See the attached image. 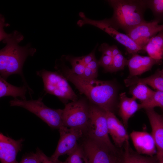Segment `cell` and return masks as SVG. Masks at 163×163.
Here are the masks:
<instances>
[{"label": "cell", "mask_w": 163, "mask_h": 163, "mask_svg": "<svg viewBox=\"0 0 163 163\" xmlns=\"http://www.w3.org/2000/svg\"><path fill=\"white\" fill-rule=\"evenodd\" d=\"M56 67L58 72L94 105L106 111L113 112L116 104L117 90L112 82L81 77L70 72L63 62H61Z\"/></svg>", "instance_id": "cell-1"}, {"label": "cell", "mask_w": 163, "mask_h": 163, "mask_svg": "<svg viewBox=\"0 0 163 163\" xmlns=\"http://www.w3.org/2000/svg\"><path fill=\"white\" fill-rule=\"evenodd\" d=\"M24 39L20 32L14 30L3 41L6 44L0 51V76L6 80L10 75L14 74L20 75L24 83L28 88L29 93L31 97L33 91L27 83L23 71V66L27 58L33 56L36 49L31 47L30 44L24 46L18 43Z\"/></svg>", "instance_id": "cell-2"}, {"label": "cell", "mask_w": 163, "mask_h": 163, "mask_svg": "<svg viewBox=\"0 0 163 163\" xmlns=\"http://www.w3.org/2000/svg\"><path fill=\"white\" fill-rule=\"evenodd\" d=\"M113 9L112 18L109 19L117 29L126 34L133 28L146 21L144 15L148 8L146 0H109L107 1Z\"/></svg>", "instance_id": "cell-3"}, {"label": "cell", "mask_w": 163, "mask_h": 163, "mask_svg": "<svg viewBox=\"0 0 163 163\" xmlns=\"http://www.w3.org/2000/svg\"><path fill=\"white\" fill-rule=\"evenodd\" d=\"M40 97L37 100H29L17 98L11 100V106L24 108L34 114L51 128L59 129L64 126L62 120L63 109H54L48 107Z\"/></svg>", "instance_id": "cell-4"}, {"label": "cell", "mask_w": 163, "mask_h": 163, "mask_svg": "<svg viewBox=\"0 0 163 163\" xmlns=\"http://www.w3.org/2000/svg\"><path fill=\"white\" fill-rule=\"evenodd\" d=\"M37 75L42 80L44 91L46 93L57 97L66 104L69 100H78V97L68 80L58 71H49L45 69L36 72Z\"/></svg>", "instance_id": "cell-5"}, {"label": "cell", "mask_w": 163, "mask_h": 163, "mask_svg": "<svg viewBox=\"0 0 163 163\" xmlns=\"http://www.w3.org/2000/svg\"><path fill=\"white\" fill-rule=\"evenodd\" d=\"M81 145L88 163H121L117 149L88 136Z\"/></svg>", "instance_id": "cell-6"}, {"label": "cell", "mask_w": 163, "mask_h": 163, "mask_svg": "<svg viewBox=\"0 0 163 163\" xmlns=\"http://www.w3.org/2000/svg\"><path fill=\"white\" fill-rule=\"evenodd\" d=\"M89 105L81 99L66 104L62 113L64 126L85 132L89 118Z\"/></svg>", "instance_id": "cell-7"}, {"label": "cell", "mask_w": 163, "mask_h": 163, "mask_svg": "<svg viewBox=\"0 0 163 163\" xmlns=\"http://www.w3.org/2000/svg\"><path fill=\"white\" fill-rule=\"evenodd\" d=\"M81 18L77 22L78 25L81 27L85 24L94 26L107 33L118 42L124 46L127 52L133 55L137 54L142 49L128 35L119 32L110 23L109 19L94 20L87 18L82 12L79 13Z\"/></svg>", "instance_id": "cell-8"}, {"label": "cell", "mask_w": 163, "mask_h": 163, "mask_svg": "<svg viewBox=\"0 0 163 163\" xmlns=\"http://www.w3.org/2000/svg\"><path fill=\"white\" fill-rule=\"evenodd\" d=\"M89 120L85 132L87 136L117 149L109 138L106 111L94 104L89 105Z\"/></svg>", "instance_id": "cell-9"}, {"label": "cell", "mask_w": 163, "mask_h": 163, "mask_svg": "<svg viewBox=\"0 0 163 163\" xmlns=\"http://www.w3.org/2000/svg\"><path fill=\"white\" fill-rule=\"evenodd\" d=\"M59 131L60 138L55 151L50 157L54 160H58L61 156L69 155L78 146V142L84 133L81 129L64 126Z\"/></svg>", "instance_id": "cell-10"}, {"label": "cell", "mask_w": 163, "mask_h": 163, "mask_svg": "<svg viewBox=\"0 0 163 163\" xmlns=\"http://www.w3.org/2000/svg\"><path fill=\"white\" fill-rule=\"evenodd\" d=\"M159 21L156 19L150 22L146 21L133 28L127 34L143 50L152 37L163 30V24H159Z\"/></svg>", "instance_id": "cell-11"}, {"label": "cell", "mask_w": 163, "mask_h": 163, "mask_svg": "<svg viewBox=\"0 0 163 163\" xmlns=\"http://www.w3.org/2000/svg\"><path fill=\"white\" fill-rule=\"evenodd\" d=\"M145 110L156 146V156L160 162L163 160V116L157 113L154 108Z\"/></svg>", "instance_id": "cell-12"}, {"label": "cell", "mask_w": 163, "mask_h": 163, "mask_svg": "<svg viewBox=\"0 0 163 163\" xmlns=\"http://www.w3.org/2000/svg\"><path fill=\"white\" fill-rule=\"evenodd\" d=\"M24 139H14L0 133V160L1 163H19L16 159L21 150Z\"/></svg>", "instance_id": "cell-13"}, {"label": "cell", "mask_w": 163, "mask_h": 163, "mask_svg": "<svg viewBox=\"0 0 163 163\" xmlns=\"http://www.w3.org/2000/svg\"><path fill=\"white\" fill-rule=\"evenodd\" d=\"M130 137L138 153L150 156L156 154L155 143L151 133L145 131H133Z\"/></svg>", "instance_id": "cell-14"}, {"label": "cell", "mask_w": 163, "mask_h": 163, "mask_svg": "<svg viewBox=\"0 0 163 163\" xmlns=\"http://www.w3.org/2000/svg\"><path fill=\"white\" fill-rule=\"evenodd\" d=\"M109 134L115 145L120 148L128 140L129 136L126 128L116 117L113 112L106 111Z\"/></svg>", "instance_id": "cell-15"}, {"label": "cell", "mask_w": 163, "mask_h": 163, "mask_svg": "<svg viewBox=\"0 0 163 163\" xmlns=\"http://www.w3.org/2000/svg\"><path fill=\"white\" fill-rule=\"evenodd\" d=\"M161 61L155 60L149 56H142L136 54L128 60L127 66L129 71L128 78L136 77L150 70L153 66Z\"/></svg>", "instance_id": "cell-16"}, {"label": "cell", "mask_w": 163, "mask_h": 163, "mask_svg": "<svg viewBox=\"0 0 163 163\" xmlns=\"http://www.w3.org/2000/svg\"><path fill=\"white\" fill-rule=\"evenodd\" d=\"M139 110V104L136 99L128 97L125 92L120 94L119 113L126 128L129 119Z\"/></svg>", "instance_id": "cell-17"}, {"label": "cell", "mask_w": 163, "mask_h": 163, "mask_svg": "<svg viewBox=\"0 0 163 163\" xmlns=\"http://www.w3.org/2000/svg\"><path fill=\"white\" fill-rule=\"evenodd\" d=\"M163 30L152 37L144 47L149 56L159 61L163 58Z\"/></svg>", "instance_id": "cell-18"}, {"label": "cell", "mask_w": 163, "mask_h": 163, "mask_svg": "<svg viewBox=\"0 0 163 163\" xmlns=\"http://www.w3.org/2000/svg\"><path fill=\"white\" fill-rule=\"evenodd\" d=\"M29 90L25 85L17 87L8 82L6 80L0 76V97L10 96L16 98L17 97L21 99L26 100V94Z\"/></svg>", "instance_id": "cell-19"}, {"label": "cell", "mask_w": 163, "mask_h": 163, "mask_svg": "<svg viewBox=\"0 0 163 163\" xmlns=\"http://www.w3.org/2000/svg\"><path fill=\"white\" fill-rule=\"evenodd\" d=\"M124 82L127 87L141 82L149 85L157 91L163 92V77L159 75L157 71L154 74L147 77L140 78L135 77L126 79Z\"/></svg>", "instance_id": "cell-20"}, {"label": "cell", "mask_w": 163, "mask_h": 163, "mask_svg": "<svg viewBox=\"0 0 163 163\" xmlns=\"http://www.w3.org/2000/svg\"><path fill=\"white\" fill-rule=\"evenodd\" d=\"M124 144V163H159L156 156L145 157L133 152L129 140Z\"/></svg>", "instance_id": "cell-21"}, {"label": "cell", "mask_w": 163, "mask_h": 163, "mask_svg": "<svg viewBox=\"0 0 163 163\" xmlns=\"http://www.w3.org/2000/svg\"><path fill=\"white\" fill-rule=\"evenodd\" d=\"M130 88L129 93L132 97L136 100H139L141 103L149 99L155 92L147 85L141 82L137 83L131 86Z\"/></svg>", "instance_id": "cell-22"}, {"label": "cell", "mask_w": 163, "mask_h": 163, "mask_svg": "<svg viewBox=\"0 0 163 163\" xmlns=\"http://www.w3.org/2000/svg\"><path fill=\"white\" fill-rule=\"evenodd\" d=\"M63 57L66 60L70 62L71 66V69L67 66L69 71L73 73L82 77L87 66L83 62L82 56L74 57L66 56Z\"/></svg>", "instance_id": "cell-23"}, {"label": "cell", "mask_w": 163, "mask_h": 163, "mask_svg": "<svg viewBox=\"0 0 163 163\" xmlns=\"http://www.w3.org/2000/svg\"><path fill=\"white\" fill-rule=\"evenodd\" d=\"M155 107H163V92L155 91L152 97L147 101L139 104V110L154 108Z\"/></svg>", "instance_id": "cell-24"}, {"label": "cell", "mask_w": 163, "mask_h": 163, "mask_svg": "<svg viewBox=\"0 0 163 163\" xmlns=\"http://www.w3.org/2000/svg\"><path fill=\"white\" fill-rule=\"evenodd\" d=\"M64 161L61 163H88L82 148L78 145L76 149Z\"/></svg>", "instance_id": "cell-25"}, {"label": "cell", "mask_w": 163, "mask_h": 163, "mask_svg": "<svg viewBox=\"0 0 163 163\" xmlns=\"http://www.w3.org/2000/svg\"><path fill=\"white\" fill-rule=\"evenodd\" d=\"M148 8H149L156 19L163 17V0H146Z\"/></svg>", "instance_id": "cell-26"}, {"label": "cell", "mask_w": 163, "mask_h": 163, "mask_svg": "<svg viewBox=\"0 0 163 163\" xmlns=\"http://www.w3.org/2000/svg\"><path fill=\"white\" fill-rule=\"evenodd\" d=\"M99 66L98 61L95 58L86 66L82 76L81 77L88 79H96Z\"/></svg>", "instance_id": "cell-27"}, {"label": "cell", "mask_w": 163, "mask_h": 163, "mask_svg": "<svg viewBox=\"0 0 163 163\" xmlns=\"http://www.w3.org/2000/svg\"><path fill=\"white\" fill-rule=\"evenodd\" d=\"M128 60L121 53L113 56L110 72H114L123 69L127 65Z\"/></svg>", "instance_id": "cell-28"}, {"label": "cell", "mask_w": 163, "mask_h": 163, "mask_svg": "<svg viewBox=\"0 0 163 163\" xmlns=\"http://www.w3.org/2000/svg\"><path fill=\"white\" fill-rule=\"evenodd\" d=\"M19 163H42V161L40 155L36 149L35 153H30L23 156Z\"/></svg>", "instance_id": "cell-29"}, {"label": "cell", "mask_w": 163, "mask_h": 163, "mask_svg": "<svg viewBox=\"0 0 163 163\" xmlns=\"http://www.w3.org/2000/svg\"><path fill=\"white\" fill-rule=\"evenodd\" d=\"M113 56L102 54L98 61L99 66L107 72H110Z\"/></svg>", "instance_id": "cell-30"}, {"label": "cell", "mask_w": 163, "mask_h": 163, "mask_svg": "<svg viewBox=\"0 0 163 163\" xmlns=\"http://www.w3.org/2000/svg\"><path fill=\"white\" fill-rule=\"evenodd\" d=\"M37 150L38 151L40 155L42 163H61V161L59 159L54 160L50 157H48L38 148H37Z\"/></svg>", "instance_id": "cell-31"}, {"label": "cell", "mask_w": 163, "mask_h": 163, "mask_svg": "<svg viewBox=\"0 0 163 163\" xmlns=\"http://www.w3.org/2000/svg\"><path fill=\"white\" fill-rule=\"evenodd\" d=\"M0 41L3 40L8 35V34L6 33L4 30V26H8V24H5V19L3 16L0 15Z\"/></svg>", "instance_id": "cell-32"}, {"label": "cell", "mask_w": 163, "mask_h": 163, "mask_svg": "<svg viewBox=\"0 0 163 163\" xmlns=\"http://www.w3.org/2000/svg\"><path fill=\"white\" fill-rule=\"evenodd\" d=\"M111 49L113 56L121 53L117 46L113 45L110 46Z\"/></svg>", "instance_id": "cell-33"}, {"label": "cell", "mask_w": 163, "mask_h": 163, "mask_svg": "<svg viewBox=\"0 0 163 163\" xmlns=\"http://www.w3.org/2000/svg\"><path fill=\"white\" fill-rule=\"evenodd\" d=\"M157 71H158L159 75L163 77V68L161 70H160L158 69L157 70Z\"/></svg>", "instance_id": "cell-34"}, {"label": "cell", "mask_w": 163, "mask_h": 163, "mask_svg": "<svg viewBox=\"0 0 163 163\" xmlns=\"http://www.w3.org/2000/svg\"><path fill=\"white\" fill-rule=\"evenodd\" d=\"M159 163H163V160L159 162Z\"/></svg>", "instance_id": "cell-35"}, {"label": "cell", "mask_w": 163, "mask_h": 163, "mask_svg": "<svg viewBox=\"0 0 163 163\" xmlns=\"http://www.w3.org/2000/svg\"><path fill=\"white\" fill-rule=\"evenodd\" d=\"M162 51H163V49H162Z\"/></svg>", "instance_id": "cell-36"}, {"label": "cell", "mask_w": 163, "mask_h": 163, "mask_svg": "<svg viewBox=\"0 0 163 163\" xmlns=\"http://www.w3.org/2000/svg\"><path fill=\"white\" fill-rule=\"evenodd\" d=\"M123 163H124V162H123Z\"/></svg>", "instance_id": "cell-37"}, {"label": "cell", "mask_w": 163, "mask_h": 163, "mask_svg": "<svg viewBox=\"0 0 163 163\" xmlns=\"http://www.w3.org/2000/svg\"></svg>", "instance_id": "cell-38"}]
</instances>
